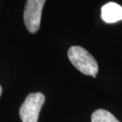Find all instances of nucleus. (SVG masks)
<instances>
[{
	"mask_svg": "<svg viewBox=\"0 0 122 122\" xmlns=\"http://www.w3.org/2000/svg\"><path fill=\"white\" fill-rule=\"evenodd\" d=\"M70 61L79 72L95 78L98 72V66L94 58L86 49L79 46H73L67 51Z\"/></svg>",
	"mask_w": 122,
	"mask_h": 122,
	"instance_id": "1",
	"label": "nucleus"
},
{
	"mask_svg": "<svg viewBox=\"0 0 122 122\" xmlns=\"http://www.w3.org/2000/svg\"><path fill=\"white\" fill-rule=\"evenodd\" d=\"M45 101L42 93H31L20 108L19 114L22 122H37L40 111Z\"/></svg>",
	"mask_w": 122,
	"mask_h": 122,
	"instance_id": "2",
	"label": "nucleus"
},
{
	"mask_svg": "<svg viewBox=\"0 0 122 122\" xmlns=\"http://www.w3.org/2000/svg\"><path fill=\"white\" fill-rule=\"evenodd\" d=\"M45 0H27L24 10V23L28 31L36 33L40 28L42 10Z\"/></svg>",
	"mask_w": 122,
	"mask_h": 122,
	"instance_id": "3",
	"label": "nucleus"
},
{
	"mask_svg": "<svg viewBox=\"0 0 122 122\" xmlns=\"http://www.w3.org/2000/svg\"><path fill=\"white\" fill-rule=\"evenodd\" d=\"M102 18L106 23H114L122 20V6L115 2H109L102 7Z\"/></svg>",
	"mask_w": 122,
	"mask_h": 122,
	"instance_id": "4",
	"label": "nucleus"
},
{
	"mask_svg": "<svg viewBox=\"0 0 122 122\" xmlns=\"http://www.w3.org/2000/svg\"><path fill=\"white\" fill-rule=\"evenodd\" d=\"M91 122H120L112 113L105 110H97L91 116Z\"/></svg>",
	"mask_w": 122,
	"mask_h": 122,
	"instance_id": "5",
	"label": "nucleus"
},
{
	"mask_svg": "<svg viewBox=\"0 0 122 122\" xmlns=\"http://www.w3.org/2000/svg\"><path fill=\"white\" fill-rule=\"evenodd\" d=\"M2 87L0 86V96L2 95Z\"/></svg>",
	"mask_w": 122,
	"mask_h": 122,
	"instance_id": "6",
	"label": "nucleus"
}]
</instances>
